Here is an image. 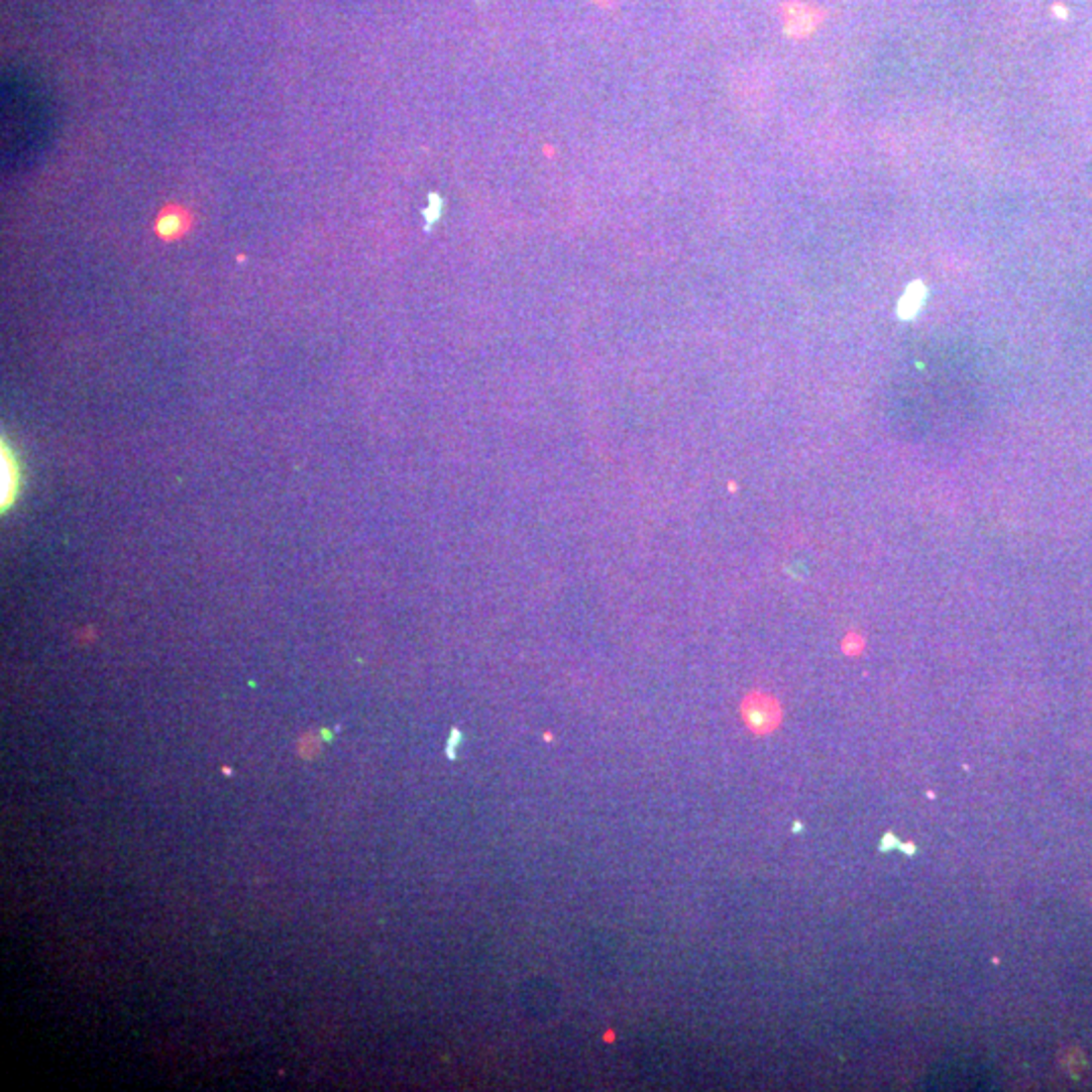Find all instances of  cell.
I'll use <instances>...</instances> for the list:
<instances>
[{"mask_svg":"<svg viewBox=\"0 0 1092 1092\" xmlns=\"http://www.w3.org/2000/svg\"><path fill=\"white\" fill-rule=\"evenodd\" d=\"M542 151L546 153V157H549V159H553V157H555V155H553L555 151H553V148H551V146H544V148H542Z\"/></svg>","mask_w":1092,"mask_h":1092,"instance_id":"8992f818","label":"cell"},{"mask_svg":"<svg viewBox=\"0 0 1092 1092\" xmlns=\"http://www.w3.org/2000/svg\"><path fill=\"white\" fill-rule=\"evenodd\" d=\"M742 718L749 724L751 730L765 734L777 728L781 720V709L775 699L769 694H751V697L742 703Z\"/></svg>","mask_w":1092,"mask_h":1092,"instance_id":"6da1fadb","label":"cell"},{"mask_svg":"<svg viewBox=\"0 0 1092 1092\" xmlns=\"http://www.w3.org/2000/svg\"><path fill=\"white\" fill-rule=\"evenodd\" d=\"M595 3H598V5H611L613 0H595Z\"/></svg>","mask_w":1092,"mask_h":1092,"instance_id":"52a82bcc","label":"cell"},{"mask_svg":"<svg viewBox=\"0 0 1092 1092\" xmlns=\"http://www.w3.org/2000/svg\"><path fill=\"white\" fill-rule=\"evenodd\" d=\"M188 231V213L176 207H168L159 215L157 233L164 241H174Z\"/></svg>","mask_w":1092,"mask_h":1092,"instance_id":"3957f363","label":"cell"},{"mask_svg":"<svg viewBox=\"0 0 1092 1092\" xmlns=\"http://www.w3.org/2000/svg\"><path fill=\"white\" fill-rule=\"evenodd\" d=\"M783 21H785V33L791 35V37H806L810 35L816 25L819 23V19L823 17L819 11H814L812 7H806V5H800V3H789V5H783Z\"/></svg>","mask_w":1092,"mask_h":1092,"instance_id":"7a4b0ae2","label":"cell"},{"mask_svg":"<svg viewBox=\"0 0 1092 1092\" xmlns=\"http://www.w3.org/2000/svg\"><path fill=\"white\" fill-rule=\"evenodd\" d=\"M441 213H443V198L437 192H431L429 194V205L423 209V217L427 221V231L431 229L433 223H437Z\"/></svg>","mask_w":1092,"mask_h":1092,"instance_id":"5b68a950","label":"cell"},{"mask_svg":"<svg viewBox=\"0 0 1092 1092\" xmlns=\"http://www.w3.org/2000/svg\"><path fill=\"white\" fill-rule=\"evenodd\" d=\"M923 297H925V287H923V283H919V281L913 283V285L909 287V291L905 293L903 302H901V310H899V312H901V318H913V316L919 312V308L923 306Z\"/></svg>","mask_w":1092,"mask_h":1092,"instance_id":"277c9868","label":"cell"}]
</instances>
